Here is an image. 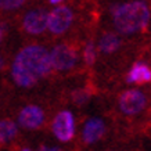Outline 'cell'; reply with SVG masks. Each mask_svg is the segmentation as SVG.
Listing matches in <instances>:
<instances>
[{"label": "cell", "instance_id": "cell-1", "mask_svg": "<svg viewBox=\"0 0 151 151\" xmlns=\"http://www.w3.org/2000/svg\"><path fill=\"white\" fill-rule=\"evenodd\" d=\"M50 51L43 46L29 45L18 51L11 67L14 82L21 87H31L51 72Z\"/></svg>", "mask_w": 151, "mask_h": 151}, {"label": "cell", "instance_id": "cell-2", "mask_svg": "<svg viewBox=\"0 0 151 151\" xmlns=\"http://www.w3.org/2000/svg\"><path fill=\"white\" fill-rule=\"evenodd\" d=\"M151 18L150 7L143 0H133L116 6L112 11V22L116 31L124 35L142 32Z\"/></svg>", "mask_w": 151, "mask_h": 151}, {"label": "cell", "instance_id": "cell-3", "mask_svg": "<svg viewBox=\"0 0 151 151\" xmlns=\"http://www.w3.org/2000/svg\"><path fill=\"white\" fill-rule=\"evenodd\" d=\"M51 67L57 71H68L78 63V51L67 43H61L50 51Z\"/></svg>", "mask_w": 151, "mask_h": 151}, {"label": "cell", "instance_id": "cell-4", "mask_svg": "<svg viewBox=\"0 0 151 151\" xmlns=\"http://www.w3.org/2000/svg\"><path fill=\"white\" fill-rule=\"evenodd\" d=\"M73 19L71 9L65 6L55 7L53 11L47 14V29L54 35H63L69 29Z\"/></svg>", "mask_w": 151, "mask_h": 151}, {"label": "cell", "instance_id": "cell-5", "mask_svg": "<svg viewBox=\"0 0 151 151\" xmlns=\"http://www.w3.org/2000/svg\"><path fill=\"white\" fill-rule=\"evenodd\" d=\"M147 104L146 94L139 90H125L118 99V105L121 111L126 115H136L144 110Z\"/></svg>", "mask_w": 151, "mask_h": 151}, {"label": "cell", "instance_id": "cell-6", "mask_svg": "<svg viewBox=\"0 0 151 151\" xmlns=\"http://www.w3.org/2000/svg\"><path fill=\"white\" fill-rule=\"evenodd\" d=\"M53 133L60 142H71L75 136V121L69 111H61L53 121Z\"/></svg>", "mask_w": 151, "mask_h": 151}, {"label": "cell", "instance_id": "cell-7", "mask_svg": "<svg viewBox=\"0 0 151 151\" xmlns=\"http://www.w3.org/2000/svg\"><path fill=\"white\" fill-rule=\"evenodd\" d=\"M24 31L29 35H40L47 29V13L43 9L31 10L22 19Z\"/></svg>", "mask_w": 151, "mask_h": 151}, {"label": "cell", "instance_id": "cell-8", "mask_svg": "<svg viewBox=\"0 0 151 151\" xmlns=\"http://www.w3.org/2000/svg\"><path fill=\"white\" fill-rule=\"evenodd\" d=\"M18 122L25 129H39L45 122V112L37 105H27L19 112Z\"/></svg>", "mask_w": 151, "mask_h": 151}, {"label": "cell", "instance_id": "cell-9", "mask_svg": "<svg viewBox=\"0 0 151 151\" xmlns=\"http://www.w3.org/2000/svg\"><path fill=\"white\" fill-rule=\"evenodd\" d=\"M104 132H105V125L101 119L99 118L89 119L85 124V128H83V133H82L83 142L86 144H92V143L100 140L103 137Z\"/></svg>", "mask_w": 151, "mask_h": 151}, {"label": "cell", "instance_id": "cell-10", "mask_svg": "<svg viewBox=\"0 0 151 151\" xmlns=\"http://www.w3.org/2000/svg\"><path fill=\"white\" fill-rule=\"evenodd\" d=\"M128 82L136 85L151 82V68L143 63H136L128 73Z\"/></svg>", "mask_w": 151, "mask_h": 151}, {"label": "cell", "instance_id": "cell-11", "mask_svg": "<svg viewBox=\"0 0 151 151\" xmlns=\"http://www.w3.org/2000/svg\"><path fill=\"white\" fill-rule=\"evenodd\" d=\"M119 46H121V39H119L118 35H115V33H112V32L104 33L100 39V43H99L100 51H103L105 54L114 53L115 50L119 49Z\"/></svg>", "mask_w": 151, "mask_h": 151}, {"label": "cell", "instance_id": "cell-12", "mask_svg": "<svg viewBox=\"0 0 151 151\" xmlns=\"http://www.w3.org/2000/svg\"><path fill=\"white\" fill-rule=\"evenodd\" d=\"M17 134V125L13 121H0V144L10 142Z\"/></svg>", "mask_w": 151, "mask_h": 151}, {"label": "cell", "instance_id": "cell-13", "mask_svg": "<svg viewBox=\"0 0 151 151\" xmlns=\"http://www.w3.org/2000/svg\"><path fill=\"white\" fill-rule=\"evenodd\" d=\"M83 58H85L86 64H89V65L94 64V61H96V49H94V45H93L92 42H89L86 46H85Z\"/></svg>", "mask_w": 151, "mask_h": 151}, {"label": "cell", "instance_id": "cell-14", "mask_svg": "<svg viewBox=\"0 0 151 151\" xmlns=\"http://www.w3.org/2000/svg\"><path fill=\"white\" fill-rule=\"evenodd\" d=\"M27 3V0H0V10H17L22 7Z\"/></svg>", "mask_w": 151, "mask_h": 151}, {"label": "cell", "instance_id": "cell-15", "mask_svg": "<svg viewBox=\"0 0 151 151\" xmlns=\"http://www.w3.org/2000/svg\"><path fill=\"white\" fill-rule=\"evenodd\" d=\"M89 99H90V93L87 92V90H76V92H73V94H72L73 103H76V104H79V105L85 104Z\"/></svg>", "mask_w": 151, "mask_h": 151}, {"label": "cell", "instance_id": "cell-16", "mask_svg": "<svg viewBox=\"0 0 151 151\" xmlns=\"http://www.w3.org/2000/svg\"><path fill=\"white\" fill-rule=\"evenodd\" d=\"M36 151H63L61 148L58 147H47V146H43V147H39Z\"/></svg>", "mask_w": 151, "mask_h": 151}, {"label": "cell", "instance_id": "cell-17", "mask_svg": "<svg viewBox=\"0 0 151 151\" xmlns=\"http://www.w3.org/2000/svg\"><path fill=\"white\" fill-rule=\"evenodd\" d=\"M61 1H63V0H50V3H53V4H58Z\"/></svg>", "mask_w": 151, "mask_h": 151}, {"label": "cell", "instance_id": "cell-18", "mask_svg": "<svg viewBox=\"0 0 151 151\" xmlns=\"http://www.w3.org/2000/svg\"><path fill=\"white\" fill-rule=\"evenodd\" d=\"M3 33H4V31H3V28L0 27V40H1V37H3Z\"/></svg>", "mask_w": 151, "mask_h": 151}, {"label": "cell", "instance_id": "cell-19", "mask_svg": "<svg viewBox=\"0 0 151 151\" xmlns=\"http://www.w3.org/2000/svg\"><path fill=\"white\" fill-rule=\"evenodd\" d=\"M1 65H3V60L0 58V68H1Z\"/></svg>", "mask_w": 151, "mask_h": 151}, {"label": "cell", "instance_id": "cell-20", "mask_svg": "<svg viewBox=\"0 0 151 151\" xmlns=\"http://www.w3.org/2000/svg\"><path fill=\"white\" fill-rule=\"evenodd\" d=\"M22 151H31V150H29V148H24Z\"/></svg>", "mask_w": 151, "mask_h": 151}]
</instances>
